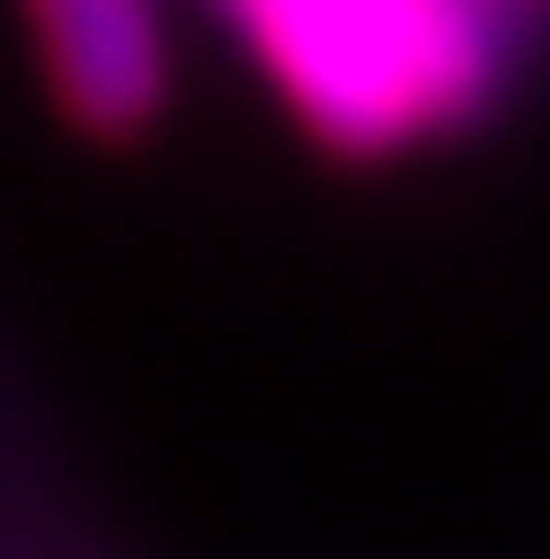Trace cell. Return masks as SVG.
<instances>
[{
    "instance_id": "obj_1",
    "label": "cell",
    "mask_w": 550,
    "mask_h": 559,
    "mask_svg": "<svg viewBox=\"0 0 550 559\" xmlns=\"http://www.w3.org/2000/svg\"><path fill=\"white\" fill-rule=\"evenodd\" d=\"M262 109L325 171H406L524 118L550 19L497 0H244L208 10Z\"/></svg>"
},
{
    "instance_id": "obj_2",
    "label": "cell",
    "mask_w": 550,
    "mask_h": 559,
    "mask_svg": "<svg viewBox=\"0 0 550 559\" xmlns=\"http://www.w3.org/2000/svg\"><path fill=\"white\" fill-rule=\"evenodd\" d=\"M46 118L91 154H145L181 109V19L145 0H37L19 19Z\"/></svg>"
}]
</instances>
